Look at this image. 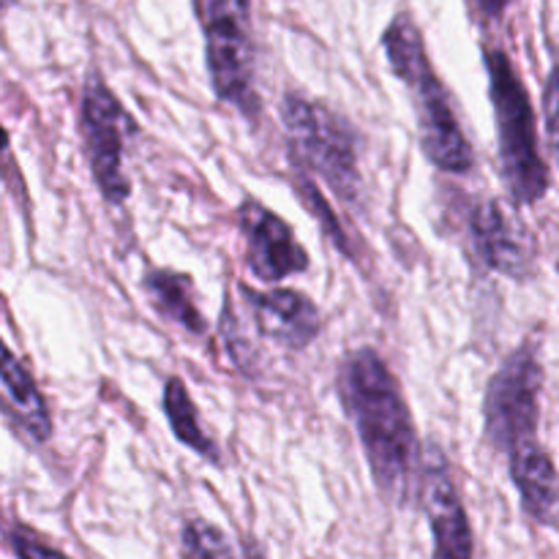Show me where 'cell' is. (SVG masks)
I'll list each match as a JSON object with an SVG mask.
<instances>
[{
    "label": "cell",
    "mask_w": 559,
    "mask_h": 559,
    "mask_svg": "<svg viewBox=\"0 0 559 559\" xmlns=\"http://www.w3.org/2000/svg\"><path fill=\"white\" fill-rule=\"evenodd\" d=\"M338 399L364 445L369 473L393 506H409L424 491L426 462L402 385L377 349L344 355L336 374Z\"/></svg>",
    "instance_id": "6da1fadb"
},
{
    "label": "cell",
    "mask_w": 559,
    "mask_h": 559,
    "mask_svg": "<svg viewBox=\"0 0 559 559\" xmlns=\"http://www.w3.org/2000/svg\"><path fill=\"white\" fill-rule=\"evenodd\" d=\"M393 74L409 87L426 158L442 173L464 175L475 167V153L464 134L453 98L431 66L424 36L409 14H399L382 36Z\"/></svg>",
    "instance_id": "7a4b0ae2"
},
{
    "label": "cell",
    "mask_w": 559,
    "mask_h": 559,
    "mask_svg": "<svg viewBox=\"0 0 559 559\" xmlns=\"http://www.w3.org/2000/svg\"><path fill=\"white\" fill-rule=\"evenodd\" d=\"M484 60L489 71L491 107H495L500 178L516 205H535L549 191V167L540 156L530 93L506 49L486 47Z\"/></svg>",
    "instance_id": "3957f363"
},
{
    "label": "cell",
    "mask_w": 559,
    "mask_h": 559,
    "mask_svg": "<svg viewBox=\"0 0 559 559\" xmlns=\"http://www.w3.org/2000/svg\"><path fill=\"white\" fill-rule=\"evenodd\" d=\"M282 120L287 129L289 162L306 175H317L328 189L347 205H358L364 197L358 151L360 142L353 123L311 98H284Z\"/></svg>",
    "instance_id": "277c9868"
},
{
    "label": "cell",
    "mask_w": 559,
    "mask_h": 559,
    "mask_svg": "<svg viewBox=\"0 0 559 559\" xmlns=\"http://www.w3.org/2000/svg\"><path fill=\"white\" fill-rule=\"evenodd\" d=\"M540 391L544 364L533 342H522L489 380L484 399V435L508 462L540 448Z\"/></svg>",
    "instance_id": "5b68a950"
},
{
    "label": "cell",
    "mask_w": 559,
    "mask_h": 559,
    "mask_svg": "<svg viewBox=\"0 0 559 559\" xmlns=\"http://www.w3.org/2000/svg\"><path fill=\"white\" fill-rule=\"evenodd\" d=\"M202 25L213 93L254 120L260 112V96L254 87L251 0H202Z\"/></svg>",
    "instance_id": "8992f818"
},
{
    "label": "cell",
    "mask_w": 559,
    "mask_h": 559,
    "mask_svg": "<svg viewBox=\"0 0 559 559\" xmlns=\"http://www.w3.org/2000/svg\"><path fill=\"white\" fill-rule=\"evenodd\" d=\"M82 140L93 180L109 205H123L131 194V180L123 173V156L136 136V120L120 98L104 85L102 76H87L82 91Z\"/></svg>",
    "instance_id": "52a82bcc"
},
{
    "label": "cell",
    "mask_w": 559,
    "mask_h": 559,
    "mask_svg": "<svg viewBox=\"0 0 559 559\" xmlns=\"http://www.w3.org/2000/svg\"><path fill=\"white\" fill-rule=\"evenodd\" d=\"M473 254L486 271L502 273L516 282L530 278L535 265V246L527 227L502 202L484 200L469 211L467 222Z\"/></svg>",
    "instance_id": "ba28073f"
},
{
    "label": "cell",
    "mask_w": 559,
    "mask_h": 559,
    "mask_svg": "<svg viewBox=\"0 0 559 559\" xmlns=\"http://www.w3.org/2000/svg\"><path fill=\"white\" fill-rule=\"evenodd\" d=\"M238 224L246 238V265L260 282L278 284L309 271V254L298 243L293 227L271 207L246 200L238 207Z\"/></svg>",
    "instance_id": "9c48e42d"
},
{
    "label": "cell",
    "mask_w": 559,
    "mask_h": 559,
    "mask_svg": "<svg viewBox=\"0 0 559 559\" xmlns=\"http://www.w3.org/2000/svg\"><path fill=\"white\" fill-rule=\"evenodd\" d=\"M424 508L431 527L435 559H473L475 540L469 516L440 451H431L426 459Z\"/></svg>",
    "instance_id": "30bf717a"
},
{
    "label": "cell",
    "mask_w": 559,
    "mask_h": 559,
    "mask_svg": "<svg viewBox=\"0 0 559 559\" xmlns=\"http://www.w3.org/2000/svg\"><path fill=\"white\" fill-rule=\"evenodd\" d=\"M240 295L246 298V306H249L251 317H254L257 331L265 338H271V342H276L278 347L300 353V349H306L320 336V309L306 295L287 287L260 293V289H251L246 284L240 287Z\"/></svg>",
    "instance_id": "8fae6325"
},
{
    "label": "cell",
    "mask_w": 559,
    "mask_h": 559,
    "mask_svg": "<svg viewBox=\"0 0 559 559\" xmlns=\"http://www.w3.org/2000/svg\"><path fill=\"white\" fill-rule=\"evenodd\" d=\"M522 511L540 527H559V473L544 445L508 462Z\"/></svg>",
    "instance_id": "7c38bea8"
},
{
    "label": "cell",
    "mask_w": 559,
    "mask_h": 559,
    "mask_svg": "<svg viewBox=\"0 0 559 559\" xmlns=\"http://www.w3.org/2000/svg\"><path fill=\"white\" fill-rule=\"evenodd\" d=\"M0 380H3V407L5 415L33 437L36 442H47L52 437V415H49L47 399L38 391L36 380L31 371L16 360L11 347L3 349V369H0Z\"/></svg>",
    "instance_id": "4fadbf2b"
},
{
    "label": "cell",
    "mask_w": 559,
    "mask_h": 559,
    "mask_svg": "<svg viewBox=\"0 0 559 559\" xmlns=\"http://www.w3.org/2000/svg\"><path fill=\"white\" fill-rule=\"evenodd\" d=\"M142 287H145L147 298L156 306L158 314L167 317L169 322L189 331L191 336H202L207 331L205 317L197 309L194 282L186 273L167 271V267H153V271L145 273Z\"/></svg>",
    "instance_id": "5bb4252c"
},
{
    "label": "cell",
    "mask_w": 559,
    "mask_h": 559,
    "mask_svg": "<svg viewBox=\"0 0 559 559\" xmlns=\"http://www.w3.org/2000/svg\"><path fill=\"white\" fill-rule=\"evenodd\" d=\"M164 415H167V424L173 429L175 440L180 445H186L189 451H194L197 456L207 459L211 464H222V451H218L216 442L211 440L205 429H202V420L197 415L194 402H191L189 391H186L183 380L180 377H169L167 385H164Z\"/></svg>",
    "instance_id": "9a60e30c"
},
{
    "label": "cell",
    "mask_w": 559,
    "mask_h": 559,
    "mask_svg": "<svg viewBox=\"0 0 559 559\" xmlns=\"http://www.w3.org/2000/svg\"><path fill=\"white\" fill-rule=\"evenodd\" d=\"M180 555L183 559H243L229 535L205 519H189L183 524Z\"/></svg>",
    "instance_id": "2e32d148"
},
{
    "label": "cell",
    "mask_w": 559,
    "mask_h": 559,
    "mask_svg": "<svg viewBox=\"0 0 559 559\" xmlns=\"http://www.w3.org/2000/svg\"><path fill=\"white\" fill-rule=\"evenodd\" d=\"M295 173H298V178H295V189H298V194H300V200H304V205L309 207V211L314 213L317 218H320V224H322V227H325V233H331L333 243H336L338 249L344 251V254H349V246H347V240H344V238H347V235H344V229H342V224H338V218L333 216L331 205H328V202L320 197V189H317V186H314L311 175L300 173V169H295Z\"/></svg>",
    "instance_id": "e0dca14e"
},
{
    "label": "cell",
    "mask_w": 559,
    "mask_h": 559,
    "mask_svg": "<svg viewBox=\"0 0 559 559\" xmlns=\"http://www.w3.org/2000/svg\"><path fill=\"white\" fill-rule=\"evenodd\" d=\"M9 546L14 551L16 559H71L63 551H58L55 546H49L47 540L38 538L36 533H31L22 524H14L9 530Z\"/></svg>",
    "instance_id": "ac0fdd59"
},
{
    "label": "cell",
    "mask_w": 559,
    "mask_h": 559,
    "mask_svg": "<svg viewBox=\"0 0 559 559\" xmlns=\"http://www.w3.org/2000/svg\"><path fill=\"white\" fill-rule=\"evenodd\" d=\"M544 112H546V131H549V145L555 151L559 164V60L551 66L549 80L544 87Z\"/></svg>",
    "instance_id": "d6986e66"
},
{
    "label": "cell",
    "mask_w": 559,
    "mask_h": 559,
    "mask_svg": "<svg viewBox=\"0 0 559 559\" xmlns=\"http://www.w3.org/2000/svg\"><path fill=\"white\" fill-rule=\"evenodd\" d=\"M508 3L511 0H469V9L484 25H491V22H500L506 16Z\"/></svg>",
    "instance_id": "ffe728a7"
}]
</instances>
